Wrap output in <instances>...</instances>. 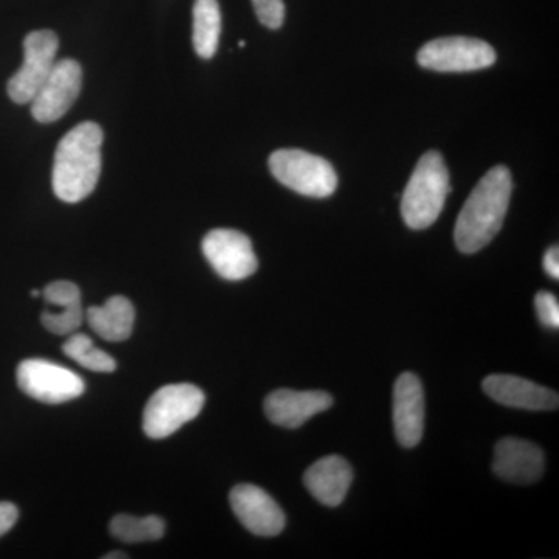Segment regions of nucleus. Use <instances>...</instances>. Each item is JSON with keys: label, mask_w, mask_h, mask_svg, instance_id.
<instances>
[{"label": "nucleus", "mask_w": 559, "mask_h": 559, "mask_svg": "<svg viewBox=\"0 0 559 559\" xmlns=\"http://www.w3.org/2000/svg\"><path fill=\"white\" fill-rule=\"evenodd\" d=\"M513 180L503 165L491 168L471 191L455 224L460 252L476 253L499 234L509 210Z\"/></svg>", "instance_id": "1"}, {"label": "nucleus", "mask_w": 559, "mask_h": 559, "mask_svg": "<svg viewBox=\"0 0 559 559\" xmlns=\"http://www.w3.org/2000/svg\"><path fill=\"white\" fill-rule=\"evenodd\" d=\"M103 131L94 121L70 130L55 153L51 187L61 201L75 204L97 187L102 173Z\"/></svg>", "instance_id": "2"}, {"label": "nucleus", "mask_w": 559, "mask_h": 559, "mask_svg": "<svg viewBox=\"0 0 559 559\" xmlns=\"http://www.w3.org/2000/svg\"><path fill=\"white\" fill-rule=\"evenodd\" d=\"M451 191L450 171L437 151L423 154L401 201L404 223L414 230L428 229L439 219Z\"/></svg>", "instance_id": "3"}, {"label": "nucleus", "mask_w": 559, "mask_h": 559, "mask_svg": "<svg viewBox=\"0 0 559 559\" xmlns=\"http://www.w3.org/2000/svg\"><path fill=\"white\" fill-rule=\"evenodd\" d=\"M205 395L193 384H168L154 393L143 411V430L153 440L167 439L201 414Z\"/></svg>", "instance_id": "4"}, {"label": "nucleus", "mask_w": 559, "mask_h": 559, "mask_svg": "<svg viewBox=\"0 0 559 559\" xmlns=\"http://www.w3.org/2000/svg\"><path fill=\"white\" fill-rule=\"evenodd\" d=\"M274 178L283 186L310 198H329L337 187L333 165L301 150H278L270 157Z\"/></svg>", "instance_id": "5"}, {"label": "nucleus", "mask_w": 559, "mask_h": 559, "mask_svg": "<svg viewBox=\"0 0 559 559\" xmlns=\"http://www.w3.org/2000/svg\"><path fill=\"white\" fill-rule=\"evenodd\" d=\"M16 378L25 395L47 404L68 403L83 395L86 389L75 371L46 359L22 360Z\"/></svg>", "instance_id": "6"}, {"label": "nucleus", "mask_w": 559, "mask_h": 559, "mask_svg": "<svg viewBox=\"0 0 559 559\" xmlns=\"http://www.w3.org/2000/svg\"><path fill=\"white\" fill-rule=\"evenodd\" d=\"M60 40L53 32L36 31L25 36L24 64L7 84L9 97L17 105L32 103L55 66Z\"/></svg>", "instance_id": "7"}, {"label": "nucleus", "mask_w": 559, "mask_h": 559, "mask_svg": "<svg viewBox=\"0 0 559 559\" xmlns=\"http://www.w3.org/2000/svg\"><path fill=\"white\" fill-rule=\"evenodd\" d=\"M419 66L437 72H474L495 64L496 51L485 40L451 36L429 40L418 51Z\"/></svg>", "instance_id": "8"}, {"label": "nucleus", "mask_w": 559, "mask_h": 559, "mask_svg": "<svg viewBox=\"0 0 559 559\" xmlns=\"http://www.w3.org/2000/svg\"><path fill=\"white\" fill-rule=\"evenodd\" d=\"M202 252L219 277L238 282L259 270L248 235L234 229H215L205 235Z\"/></svg>", "instance_id": "9"}, {"label": "nucleus", "mask_w": 559, "mask_h": 559, "mask_svg": "<svg viewBox=\"0 0 559 559\" xmlns=\"http://www.w3.org/2000/svg\"><path fill=\"white\" fill-rule=\"evenodd\" d=\"M83 70L79 62L62 60L55 62L49 79L32 100V114L39 123L60 120L79 98Z\"/></svg>", "instance_id": "10"}, {"label": "nucleus", "mask_w": 559, "mask_h": 559, "mask_svg": "<svg viewBox=\"0 0 559 559\" xmlns=\"http://www.w3.org/2000/svg\"><path fill=\"white\" fill-rule=\"evenodd\" d=\"M230 506L238 520L257 536H277L286 524L285 513L264 489L238 485L230 491Z\"/></svg>", "instance_id": "11"}, {"label": "nucleus", "mask_w": 559, "mask_h": 559, "mask_svg": "<svg viewBox=\"0 0 559 559\" xmlns=\"http://www.w3.org/2000/svg\"><path fill=\"white\" fill-rule=\"evenodd\" d=\"M425 389L417 374L403 373L393 389V425L401 447H417L425 432Z\"/></svg>", "instance_id": "12"}, {"label": "nucleus", "mask_w": 559, "mask_h": 559, "mask_svg": "<svg viewBox=\"0 0 559 559\" xmlns=\"http://www.w3.org/2000/svg\"><path fill=\"white\" fill-rule=\"evenodd\" d=\"M333 406V399L322 390L280 389L264 400V414L274 425L297 429L308 419Z\"/></svg>", "instance_id": "13"}, {"label": "nucleus", "mask_w": 559, "mask_h": 559, "mask_svg": "<svg viewBox=\"0 0 559 559\" xmlns=\"http://www.w3.org/2000/svg\"><path fill=\"white\" fill-rule=\"evenodd\" d=\"M485 393L496 403L525 411L558 409L559 399L555 390L543 388L536 382L513 377V374H491L485 378Z\"/></svg>", "instance_id": "14"}, {"label": "nucleus", "mask_w": 559, "mask_h": 559, "mask_svg": "<svg viewBox=\"0 0 559 559\" xmlns=\"http://www.w3.org/2000/svg\"><path fill=\"white\" fill-rule=\"evenodd\" d=\"M544 465V452L532 441L509 437L496 444L492 469L500 479L533 484L543 476Z\"/></svg>", "instance_id": "15"}, {"label": "nucleus", "mask_w": 559, "mask_h": 559, "mask_svg": "<svg viewBox=\"0 0 559 559\" xmlns=\"http://www.w3.org/2000/svg\"><path fill=\"white\" fill-rule=\"evenodd\" d=\"M353 481V469L347 460L329 455L312 463L304 476L305 487L326 507L344 502Z\"/></svg>", "instance_id": "16"}, {"label": "nucleus", "mask_w": 559, "mask_h": 559, "mask_svg": "<svg viewBox=\"0 0 559 559\" xmlns=\"http://www.w3.org/2000/svg\"><path fill=\"white\" fill-rule=\"evenodd\" d=\"M84 318L102 340L123 342L134 329L135 311L127 297L114 296L103 307H91Z\"/></svg>", "instance_id": "17"}, {"label": "nucleus", "mask_w": 559, "mask_h": 559, "mask_svg": "<svg viewBox=\"0 0 559 559\" xmlns=\"http://www.w3.org/2000/svg\"><path fill=\"white\" fill-rule=\"evenodd\" d=\"M221 35L218 0H197L193 7V46L204 60L215 57Z\"/></svg>", "instance_id": "18"}, {"label": "nucleus", "mask_w": 559, "mask_h": 559, "mask_svg": "<svg viewBox=\"0 0 559 559\" xmlns=\"http://www.w3.org/2000/svg\"><path fill=\"white\" fill-rule=\"evenodd\" d=\"M110 535L127 544L148 543L165 535V522L159 516L135 518L117 514L109 525Z\"/></svg>", "instance_id": "19"}, {"label": "nucleus", "mask_w": 559, "mask_h": 559, "mask_svg": "<svg viewBox=\"0 0 559 559\" xmlns=\"http://www.w3.org/2000/svg\"><path fill=\"white\" fill-rule=\"evenodd\" d=\"M62 352L84 369L97 371V373H112L117 369L116 359L95 347L94 341L83 333L70 334L69 340L62 345Z\"/></svg>", "instance_id": "20"}, {"label": "nucleus", "mask_w": 559, "mask_h": 559, "mask_svg": "<svg viewBox=\"0 0 559 559\" xmlns=\"http://www.w3.org/2000/svg\"><path fill=\"white\" fill-rule=\"evenodd\" d=\"M84 311L80 305L73 307L61 308L60 311H44L40 316V322L46 326L50 333L58 334V336H70L76 333V330L83 325Z\"/></svg>", "instance_id": "21"}, {"label": "nucleus", "mask_w": 559, "mask_h": 559, "mask_svg": "<svg viewBox=\"0 0 559 559\" xmlns=\"http://www.w3.org/2000/svg\"><path fill=\"white\" fill-rule=\"evenodd\" d=\"M43 296L47 304L58 308V310L81 304L79 286L75 283L68 282V280H58V282L50 283L43 290Z\"/></svg>", "instance_id": "22"}, {"label": "nucleus", "mask_w": 559, "mask_h": 559, "mask_svg": "<svg viewBox=\"0 0 559 559\" xmlns=\"http://www.w3.org/2000/svg\"><path fill=\"white\" fill-rule=\"evenodd\" d=\"M257 17L264 27L277 31L285 22V2L283 0H252Z\"/></svg>", "instance_id": "23"}, {"label": "nucleus", "mask_w": 559, "mask_h": 559, "mask_svg": "<svg viewBox=\"0 0 559 559\" xmlns=\"http://www.w3.org/2000/svg\"><path fill=\"white\" fill-rule=\"evenodd\" d=\"M536 312H538L539 322L549 329L559 326V304L557 296L547 290H540L535 299Z\"/></svg>", "instance_id": "24"}, {"label": "nucleus", "mask_w": 559, "mask_h": 559, "mask_svg": "<svg viewBox=\"0 0 559 559\" xmlns=\"http://www.w3.org/2000/svg\"><path fill=\"white\" fill-rule=\"evenodd\" d=\"M20 518V511L11 502H0V536L9 533Z\"/></svg>", "instance_id": "25"}, {"label": "nucleus", "mask_w": 559, "mask_h": 559, "mask_svg": "<svg viewBox=\"0 0 559 559\" xmlns=\"http://www.w3.org/2000/svg\"><path fill=\"white\" fill-rule=\"evenodd\" d=\"M544 270L551 278H559V250L557 246L547 250L546 255H544Z\"/></svg>", "instance_id": "26"}, {"label": "nucleus", "mask_w": 559, "mask_h": 559, "mask_svg": "<svg viewBox=\"0 0 559 559\" xmlns=\"http://www.w3.org/2000/svg\"><path fill=\"white\" fill-rule=\"evenodd\" d=\"M105 558L106 559H119V558L127 559L128 555L127 554H121V551H112V554L106 555Z\"/></svg>", "instance_id": "27"}, {"label": "nucleus", "mask_w": 559, "mask_h": 559, "mask_svg": "<svg viewBox=\"0 0 559 559\" xmlns=\"http://www.w3.org/2000/svg\"><path fill=\"white\" fill-rule=\"evenodd\" d=\"M40 296V293L38 289H33L32 290V297H39Z\"/></svg>", "instance_id": "28"}]
</instances>
